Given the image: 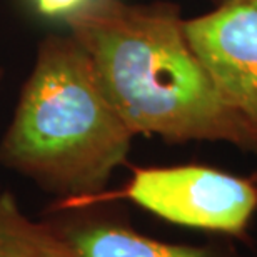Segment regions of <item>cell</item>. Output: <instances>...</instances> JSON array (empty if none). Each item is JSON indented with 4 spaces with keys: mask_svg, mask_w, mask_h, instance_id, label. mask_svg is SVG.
I'll return each mask as SVG.
<instances>
[{
    "mask_svg": "<svg viewBox=\"0 0 257 257\" xmlns=\"http://www.w3.org/2000/svg\"><path fill=\"white\" fill-rule=\"evenodd\" d=\"M99 84L134 136L227 142L252 152L172 4L94 0L65 19Z\"/></svg>",
    "mask_w": 257,
    "mask_h": 257,
    "instance_id": "cell-1",
    "label": "cell"
},
{
    "mask_svg": "<svg viewBox=\"0 0 257 257\" xmlns=\"http://www.w3.org/2000/svg\"><path fill=\"white\" fill-rule=\"evenodd\" d=\"M132 139L79 42L50 35L0 142V162L45 191L94 200L125 162Z\"/></svg>",
    "mask_w": 257,
    "mask_h": 257,
    "instance_id": "cell-2",
    "label": "cell"
},
{
    "mask_svg": "<svg viewBox=\"0 0 257 257\" xmlns=\"http://www.w3.org/2000/svg\"><path fill=\"white\" fill-rule=\"evenodd\" d=\"M122 194L172 224L232 237L257 210L254 181L205 166L136 169Z\"/></svg>",
    "mask_w": 257,
    "mask_h": 257,
    "instance_id": "cell-3",
    "label": "cell"
},
{
    "mask_svg": "<svg viewBox=\"0 0 257 257\" xmlns=\"http://www.w3.org/2000/svg\"><path fill=\"white\" fill-rule=\"evenodd\" d=\"M186 30L257 154V7L219 4L212 12L186 20Z\"/></svg>",
    "mask_w": 257,
    "mask_h": 257,
    "instance_id": "cell-4",
    "label": "cell"
},
{
    "mask_svg": "<svg viewBox=\"0 0 257 257\" xmlns=\"http://www.w3.org/2000/svg\"><path fill=\"white\" fill-rule=\"evenodd\" d=\"M79 257H242L227 245L157 240L107 215L75 217L57 229Z\"/></svg>",
    "mask_w": 257,
    "mask_h": 257,
    "instance_id": "cell-5",
    "label": "cell"
},
{
    "mask_svg": "<svg viewBox=\"0 0 257 257\" xmlns=\"http://www.w3.org/2000/svg\"><path fill=\"white\" fill-rule=\"evenodd\" d=\"M0 257H79L57 229L30 220L10 194H0Z\"/></svg>",
    "mask_w": 257,
    "mask_h": 257,
    "instance_id": "cell-6",
    "label": "cell"
},
{
    "mask_svg": "<svg viewBox=\"0 0 257 257\" xmlns=\"http://www.w3.org/2000/svg\"><path fill=\"white\" fill-rule=\"evenodd\" d=\"M40 15L49 19H67L94 0H30Z\"/></svg>",
    "mask_w": 257,
    "mask_h": 257,
    "instance_id": "cell-7",
    "label": "cell"
},
{
    "mask_svg": "<svg viewBox=\"0 0 257 257\" xmlns=\"http://www.w3.org/2000/svg\"><path fill=\"white\" fill-rule=\"evenodd\" d=\"M225 2H239V4H247L252 5V7H257V0H219V4H225Z\"/></svg>",
    "mask_w": 257,
    "mask_h": 257,
    "instance_id": "cell-8",
    "label": "cell"
},
{
    "mask_svg": "<svg viewBox=\"0 0 257 257\" xmlns=\"http://www.w3.org/2000/svg\"><path fill=\"white\" fill-rule=\"evenodd\" d=\"M0 80H2V69H0Z\"/></svg>",
    "mask_w": 257,
    "mask_h": 257,
    "instance_id": "cell-9",
    "label": "cell"
}]
</instances>
